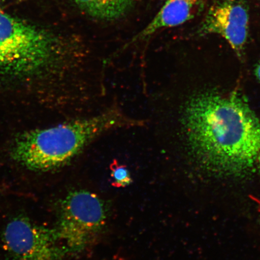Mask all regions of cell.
Instances as JSON below:
<instances>
[{
	"label": "cell",
	"instance_id": "obj_1",
	"mask_svg": "<svg viewBox=\"0 0 260 260\" xmlns=\"http://www.w3.org/2000/svg\"><path fill=\"white\" fill-rule=\"evenodd\" d=\"M177 133L188 155L203 170L240 177L260 152V120L237 93H195L178 109Z\"/></svg>",
	"mask_w": 260,
	"mask_h": 260
},
{
	"label": "cell",
	"instance_id": "obj_2",
	"mask_svg": "<svg viewBox=\"0 0 260 260\" xmlns=\"http://www.w3.org/2000/svg\"><path fill=\"white\" fill-rule=\"evenodd\" d=\"M147 121L128 115L114 103L91 116L19 135L12 146L13 158L28 170L48 171L63 167L107 133L141 128Z\"/></svg>",
	"mask_w": 260,
	"mask_h": 260
},
{
	"label": "cell",
	"instance_id": "obj_3",
	"mask_svg": "<svg viewBox=\"0 0 260 260\" xmlns=\"http://www.w3.org/2000/svg\"><path fill=\"white\" fill-rule=\"evenodd\" d=\"M56 38L0 11V79L43 72L62 53Z\"/></svg>",
	"mask_w": 260,
	"mask_h": 260
},
{
	"label": "cell",
	"instance_id": "obj_4",
	"mask_svg": "<svg viewBox=\"0 0 260 260\" xmlns=\"http://www.w3.org/2000/svg\"><path fill=\"white\" fill-rule=\"evenodd\" d=\"M105 203L95 193L85 190L71 191L61 205L56 229L68 253H79L96 239L105 226Z\"/></svg>",
	"mask_w": 260,
	"mask_h": 260
},
{
	"label": "cell",
	"instance_id": "obj_5",
	"mask_svg": "<svg viewBox=\"0 0 260 260\" xmlns=\"http://www.w3.org/2000/svg\"><path fill=\"white\" fill-rule=\"evenodd\" d=\"M3 236L11 260H63L67 253L56 229L38 225L27 217L12 220Z\"/></svg>",
	"mask_w": 260,
	"mask_h": 260
},
{
	"label": "cell",
	"instance_id": "obj_6",
	"mask_svg": "<svg viewBox=\"0 0 260 260\" xmlns=\"http://www.w3.org/2000/svg\"><path fill=\"white\" fill-rule=\"evenodd\" d=\"M248 30L249 13L246 3L243 0H220L208 12L200 34L221 36L240 56L248 39Z\"/></svg>",
	"mask_w": 260,
	"mask_h": 260
},
{
	"label": "cell",
	"instance_id": "obj_7",
	"mask_svg": "<svg viewBox=\"0 0 260 260\" xmlns=\"http://www.w3.org/2000/svg\"><path fill=\"white\" fill-rule=\"evenodd\" d=\"M198 2L199 0H167L150 23L134 41L148 37L160 29L184 23L192 16Z\"/></svg>",
	"mask_w": 260,
	"mask_h": 260
},
{
	"label": "cell",
	"instance_id": "obj_8",
	"mask_svg": "<svg viewBox=\"0 0 260 260\" xmlns=\"http://www.w3.org/2000/svg\"><path fill=\"white\" fill-rule=\"evenodd\" d=\"M83 11L93 17L113 19L120 17L132 5L133 0H73Z\"/></svg>",
	"mask_w": 260,
	"mask_h": 260
},
{
	"label": "cell",
	"instance_id": "obj_9",
	"mask_svg": "<svg viewBox=\"0 0 260 260\" xmlns=\"http://www.w3.org/2000/svg\"><path fill=\"white\" fill-rule=\"evenodd\" d=\"M112 184L116 187H125L132 183L131 174L126 166L119 164L115 160L110 167Z\"/></svg>",
	"mask_w": 260,
	"mask_h": 260
},
{
	"label": "cell",
	"instance_id": "obj_10",
	"mask_svg": "<svg viewBox=\"0 0 260 260\" xmlns=\"http://www.w3.org/2000/svg\"><path fill=\"white\" fill-rule=\"evenodd\" d=\"M255 74L256 78H257L258 80L260 81V61L256 65Z\"/></svg>",
	"mask_w": 260,
	"mask_h": 260
},
{
	"label": "cell",
	"instance_id": "obj_11",
	"mask_svg": "<svg viewBox=\"0 0 260 260\" xmlns=\"http://www.w3.org/2000/svg\"><path fill=\"white\" fill-rule=\"evenodd\" d=\"M257 161L258 162L259 168V170H260V152H259V155H258V157Z\"/></svg>",
	"mask_w": 260,
	"mask_h": 260
}]
</instances>
